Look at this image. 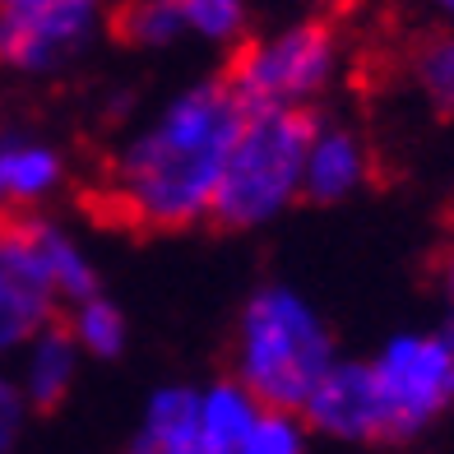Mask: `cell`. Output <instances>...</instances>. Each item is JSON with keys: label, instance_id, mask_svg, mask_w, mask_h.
Instances as JSON below:
<instances>
[{"label": "cell", "instance_id": "1", "mask_svg": "<svg viewBox=\"0 0 454 454\" xmlns=\"http://www.w3.org/2000/svg\"><path fill=\"white\" fill-rule=\"evenodd\" d=\"M241 116L246 107L223 74L172 93L107 162L102 195L112 214L149 232H185L209 223L223 158Z\"/></svg>", "mask_w": 454, "mask_h": 454}, {"label": "cell", "instance_id": "2", "mask_svg": "<svg viewBox=\"0 0 454 454\" xmlns=\"http://www.w3.org/2000/svg\"><path fill=\"white\" fill-rule=\"evenodd\" d=\"M325 316L287 283H264L246 297L232 339V376L270 408H297L334 362Z\"/></svg>", "mask_w": 454, "mask_h": 454}, {"label": "cell", "instance_id": "3", "mask_svg": "<svg viewBox=\"0 0 454 454\" xmlns=\"http://www.w3.org/2000/svg\"><path fill=\"white\" fill-rule=\"evenodd\" d=\"M316 130L311 107H246L223 158L209 223L227 232H251L283 218L301 200L306 144Z\"/></svg>", "mask_w": 454, "mask_h": 454}, {"label": "cell", "instance_id": "4", "mask_svg": "<svg viewBox=\"0 0 454 454\" xmlns=\"http://www.w3.org/2000/svg\"><path fill=\"white\" fill-rule=\"evenodd\" d=\"M339 60V33L320 19H301L260 37H241L223 79L241 107H316L334 89Z\"/></svg>", "mask_w": 454, "mask_h": 454}, {"label": "cell", "instance_id": "5", "mask_svg": "<svg viewBox=\"0 0 454 454\" xmlns=\"http://www.w3.org/2000/svg\"><path fill=\"white\" fill-rule=\"evenodd\" d=\"M366 366L385 408V445L418 441L454 403V357L441 329H403L385 339Z\"/></svg>", "mask_w": 454, "mask_h": 454}, {"label": "cell", "instance_id": "6", "mask_svg": "<svg viewBox=\"0 0 454 454\" xmlns=\"http://www.w3.org/2000/svg\"><path fill=\"white\" fill-rule=\"evenodd\" d=\"M107 24V0H24L0 10V70L56 74Z\"/></svg>", "mask_w": 454, "mask_h": 454}, {"label": "cell", "instance_id": "7", "mask_svg": "<svg viewBox=\"0 0 454 454\" xmlns=\"http://www.w3.org/2000/svg\"><path fill=\"white\" fill-rule=\"evenodd\" d=\"M301 418L316 436H329V441L385 445V408H380L366 362H348V357L329 362V371L301 403Z\"/></svg>", "mask_w": 454, "mask_h": 454}, {"label": "cell", "instance_id": "8", "mask_svg": "<svg viewBox=\"0 0 454 454\" xmlns=\"http://www.w3.org/2000/svg\"><path fill=\"white\" fill-rule=\"evenodd\" d=\"M10 232L19 241L24 260L33 264L37 283L51 293L56 306H74L84 301L89 293H98V264L89 255V246L79 241L70 227H60L56 218L43 214H14L10 218Z\"/></svg>", "mask_w": 454, "mask_h": 454}, {"label": "cell", "instance_id": "9", "mask_svg": "<svg viewBox=\"0 0 454 454\" xmlns=\"http://www.w3.org/2000/svg\"><path fill=\"white\" fill-rule=\"evenodd\" d=\"M376 158L362 130L343 121H316L311 144H306V168H301V200L311 204H343L366 191Z\"/></svg>", "mask_w": 454, "mask_h": 454}, {"label": "cell", "instance_id": "10", "mask_svg": "<svg viewBox=\"0 0 454 454\" xmlns=\"http://www.w3.org/2000/svg\"><path fill=\"white\" fill-rule=\"evenodd\" d=\"M10 362H14L10 376L19 385V395L28 399V408L33 412H51V408H60L70 399V389L79 380V362H84V348L74 343L66 320L51 316Z\"/></svg>", "mask_w": 454, "mask_h": 454}, {"label": "cell", "instance_id": "11", "mask_svg": "<svg viewBox=\"0 0 454 454\" xmlns=\"http://www.w3.org/2000/svg\"><path fill=\"white\" fill-rule=\"evenodd\" d=\"M126 454H227L200 427V385H158L139 408Z\"/></svg>", "mask_w": 454, "mask_h": 454}, {"label": "cell", "instance_id": "12", "mask_svg": "<svg viewBox=\"0 0 454 454\" xmlns=\"http://www.w3.org/2000/svg\"><path fill=\"white\" fill-rule=\"evenodd\" d=\"M56 316V301L37 283L33 264L24 260L10 223L0 227V362H10L37 329Z\"/></svg>", "mask_w": 454, "mask_h": 454}, {"label": "cell", "instance_id": "13", "mask_svg": "<svg viewBox=\"0 0 454 454\" xmlns=\"http://www.w3.org/2000/svg\"><path fill=\"white\" fill-rule=\"evenodd\" d=\"M66 185V153L33 130H0V195L14 214L43 209Z\"/></svg>", "mask_w": 454, "mask_h": 454}, {"label": "cell", "instance_id": "14", "mask_svg": "<svg viewBox=\"0 0 454 454\" xmlns=\"http://www.w3.org/2000/svg\"><path fill=\"white\" fill-rule=\"evenodd\" d=\"M260 408L264 403L237 376H218L209 385H200V427H204V436L227 454L237 450V441L246 436V427L255 422Z\"/></svg>", "mask_w": 454, "mask_h": 454}, {"label": "cell", "instance_id": "15", "mask_svg": "<svg viewBox=\"0 0 454 454\" xmlns=\"http://www.w3.org/2000/svg\"><path fill=\"white\" fill-rule=\"evenodd\" d=\"M66 325H70V334L74 343L84 348V357H98V362H112L126 353V343H130V325H126V311L102 293H89L84 301H74L66 306Z\"/></svg>", "mask_w": 454, "mask_h": 454}, {"label": "cell", "instance_id": "16", "mask_svg": "<svg viewBox=\"0 0 454 454\" xmlns=\"http://www.w3.org/2000/svg\"><path fill=\"white\" fill-rule=\"evenodd\" d=\"M408 79L436 116L454 121V28L427 33L408 56Z\"/></svg>", "mask_w": 454, "mask_h": 454}, {"label": "cell", "instance_id": "17", "mask_svg": "<svg viewBox=\"0 0 454 454\" xmlns=\"http://www.w3.org/2000/svg\"><path fill=\"white\" fill-rule=\"evenodd\" d=\"M116 33L126 37L130 47H144V51L176 47L185 37L181 0H130V5L116 14Z\"/></svg>", "mask_w": 454, "mask_h": 454}, {"label": "cell", "instance_id": "18", "mask_svg": "<svg viewBox=\"0 0 454 454\" xmlns=\"http://www.w3.org/2000/svg\"><path fill=\"white\" fill-rule=\"evenodd\" d=\"M311 436L316 431L306 427V418L297 408H270L264 403L232 454H306L311 450Z\"/></svg>", "mask_w": 454, "mask_h": 454}, {"label": "cell", "instance_id": "19", "mask_svg": "<svg viewBox=\"0 0 454 454\" xmlns=\"http://www.w3.org/2000/svg\"><path fill=\"white\" fill-rule=\"evenodd\" d=\"M185 37H200L209 47H237L251 24V5L246 0H181Z\"/></svg>", "mask_w": 454, "mask_h": 454}, {"label": "cell", "instance_id": "20", "mask_svg": "<svg viewBox=\"0 0 454 454\" xmlns=\"http://www.w3.org/2000/svg\"><path fill=\"white\" fill-rule=\"evenodd\" d=\"M33 418L28 399L19 395V385L10 371H0V454H14L19 450V436H24V427Z\"/></svg>", "mask_w": 454, "mask_h": 454}, {"label": "cell", "instance_id": "21", "mask_svg": "<svg viewBox=\"0 0 454 454\" xmlns=\"http://www.w3.org/2000/svg\"><path fill=\"white\" fill-rule=\"evenodd\" d=\"M441 287H445V297L454 301V241H450V251L441 255Z\"/></svg>", "mask_w": 454, "mask_h": 454}, {"label": "cell", "instance_id": "22", "mask_svg": "<svg viewBox=\"0 0 454 454\" xmlns=\"http://www.w3.org/2000/svg\"><path fill=\"white\" fill-rule=\"evenodd\" d=\"M431 10H436V14L445 19V24L454 28V0H431Z\"/></svg>", "mask_w": 454, "mask_h": 454}, {"label": "cell", "instance_id": "23", "mask_svg": "<svg viewBox=\"0 0 454 454\" xmlns=\"http://www.w3.org/2000/svg\"><path fill=\"white\" fill-rule=\"evenodd\" d=\"M10 218H14V209H10V200H5V195H0V227H5Z\"/></svg>", "mask_w": 454, "mask_h": 454}, {"label": "cell", "instance_id": "24", "mask_svg": "<svg viewBox=\"0 0 454 454\" xmlns=\"http://www.w3.org/2000/svg\"><path fill=\"white\" fill-rule=\"evenodd\" d=\"M441 334H445V343H450V357H454V316H450V325L441 329Z\"/></svg>", "mask_w": 454, "mask_h": 454}, {"label": "cell", "instance_id": "25", "mask_svg": "<svg viewBox=\"0 0 454 454\" xmlns=\"http://www.w3.org/2000/svg\"><path fill=\"white\" fill-rule=\"evenodd\" d=\"M5 5H24V0H0V10H5Z\"/></svg>", "mask_w": 454, "mask_h": 454}]
</instances>
